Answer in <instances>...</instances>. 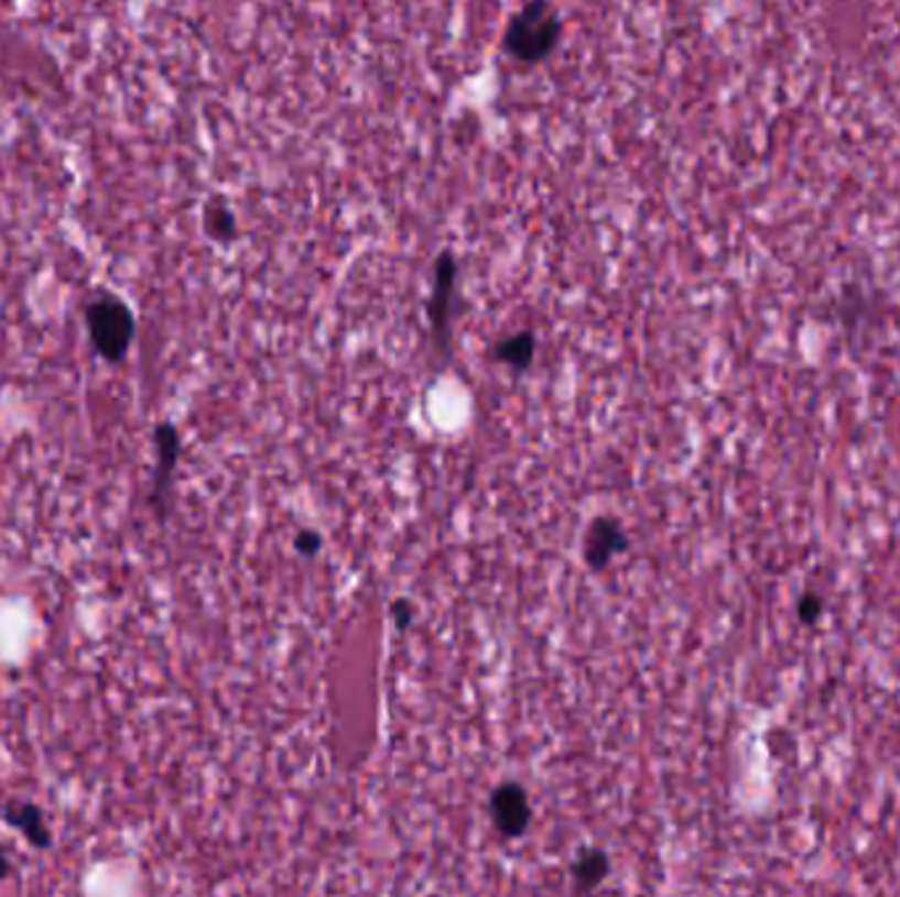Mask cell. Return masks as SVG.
I'll list each match as a JSON object with an SVG mask.
<instances>
[{"mask_svg":"<svg viewBox=\"0 0 900 897\" xmlns=\"http://www.w3.org/2000/svg\"><path fill=\"white\" fill-rule=\"evenodd\" d=\"M564 35V19L543 0L521 6L503 30V51L521 64H540L559 48Z\"/></svg>","mask_w":900,"mask_h":897,"instance_id":"6da1fadb","label":"cell"},{"mask_svg":"<svg viewBox=\"0 0 900 897\" xmlns=\"http://www.w3.org/2000/svg\"><path fill=\"white\" fill-rule=\"evenodd\" d=\"M83 311L95 353L106 363L124 361L134 342V335H138V321H134L132 308L119 295L100 289L85 303Z\"/></svg>","mask_w":900,"mask_h":897,"instance_id":"7a4b0ae2","label":"cell"},{"mask_svg":"<svg viewBox=\"0 0 900 897\" xmlns=\"http://www.w3.org/2000/svg\"><path fill=\"white\" fill-rule=\"evenodd\" d=\"M458 259L456 253L440 251L435 264H432V295L426 303V321L432 329V346L437 348L440 361H448L451 355V337L453 321H456V303H458Z\"/></svg>","mask_w":900,"mask_h":897,"instance_id":"3957f363","label":"cell"},{"mask_svg":"<svg viewBox=\"0 0 900 897\" xmlns=\"http://www.w3.org/2000/svg\"><path fill=\"white\" fill-rule=\"evenodd\" d=\"M153 442H155V471H153V490H151V505L164 516V508L169 503V495H172V479L174 469H177L180 461V450L182 440L180 431L174 424L161 422L153 431Z\"/></svg>","mask_w":900,"mask_h":897,"instance_id":"277c9868","label":"cell"},{"mask_svg":"<svg viewBox=\"0 0 900 897\" xmlns=\"http://www.w3.org/2000/svg\"><path fill=\"white\" fill-rule=\"evenodd\" d=\"M627 548L629 537L627 529L621 527V522H616L611 516L593 518L590 527L585 532V561L590 564L593 569H606V566Z\"/></svg>","mask_w":900,"mask_h":897,"instance_id":"5b68a950","label":"cell"},{"mask_svg":"<svg viewBox=\"0 0 900 897\" xmlns=\"http://www.w3.org/2000/svg\"><path fill=\"white\" fill-rule=\"evenodd\" d=\"M492 819L500 834L506 838H519L532 821L530 800L519 785H503L492 792Z\"/></svg>","mask_w":900,"mask_h":897,"instance_id":"8992f818","label":"cell"},{"mask_svg":"<svg viewBox=\"0 0 900 897\" xmlns=\"http://www.w3.org/2000/svg\"><path fill=\"white\" fill-rule=\"evenodd\" d=\"M3 821L9 827L19 829L30 845L43 847V850L51 847V842H53L51 827H47L43 808L35 806V802H30V800L9 802V806L3 808Z\"/></svg>","mask_w":900,"mask_h":897,"instance_id":"52a82bcc","label":"cell"},{"mask_svg":"<svg viewBox=\"0 0 900 897\" xmlns=\"http://www.w3.org/2000/svg\"><path fill=\"white\" fill-rule=\"evenodd\" d=\"M534 350H538V337L524 329V332L498 340L492 348V361L513 371H527L534 363Z\"/></svg>","mask_w":900,"mask_h":897,"instance_id":"ba28073f","label":"cell"},{"mask_svg":"<svg viewBox=\"0 0 900 897\" xmlns=\"http://www.w3.org/2000/svg\"><path fill=\"white\" fill-rule=\"evenodd\" d=\"M203 229L216 242H232L237 238V216L221 198H214L203 211Z\"/></svg>","mask_w":900,"mask_h":897,"instance_id":"9c48e42d","label":"cell"},{"mask_svg":"<svg viewBox=\"0 0 900 897\" xmlns=\"http://www.w3.org/2000/svg\"><path fill=\"white\" fill-rule=\"evenodd\" d=\"M608 874V858L600 850H593V853L582 855L577 868H574V879L582 889H593L595 885L604 882V876Z\"/></svg>","mask_w":900,"mask_h":897,"instance_id":"30bf717a","label":"cell"},{"mask_svg":"<svg viewBox=\"0 0 900 897\" xmlns=\"http://www.w3.org/2000/svg\"><path fill=\"white\" fill-rule=\"evenodd\" d=\"M824 598L818 592L805 590L801 598H798V619H801L803 626H816L818 619L824 616Z\"/></svg>","mask_w":900,"mask_h":897,"instance_id":"8fae6325","label":"cell"},{"mask_svg":"<svg viewBox=\"0 0 900 897\" xmlns=\"http://www.w3.org/2000/svg\"><path fill=\"white\" fill-rule=\"evenodd\" d=\"M295 550L301 556H316L322 550V535L316 529H303L295 535Z\"/></svg>","mask_w":900,"mask_h":897,"instance_id":"7c38bea8","label":"cell"},{"mask_svg":"<svg viewBox=\"0 0 900 897\" xmlns=\"http://www.w3.org/2000/svg\"><path fill=\"white\" fill-rule=\"evenodd\" d=\"M392 616H395V624L403 630V626L411 624V605L405 603V600H398V603L392 605Z\"/></svg>","mask_w":900,"mask_h":897,"instance_id":"4fadbf2b","label":"cell"},{"mask_svg":"<svg viewBox=\"0 0 900 897\" xmlns=\"http://www.w3.org/2000/svg\"><path fill=\"white\" fill-rule=\"evenodd\" d=\"M13 874V861L11 855L6 853V847H0V882H6Z\"/></svg>","mask_w":900,"mask_h":897,"instance_id":"5bb4252c","label":"cell"}]
</instances>
